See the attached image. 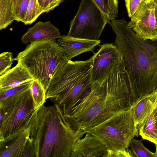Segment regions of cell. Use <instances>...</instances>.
I'll return each mask as SVG.
<instances>
[{"label":"cell","mask_w":157,"mask_h":157,"mask_svg":"<svg viewBox=\"0 0 157 157\" xmlns=\"http://www.w3.org/2000/svg\"><path fill=\"white\" fill-rule=\"evenodd\" d=\"M124 18L109 24L115 35V45L122 56L131 86L141 98L157 89V40H144L128 25Z\"/></svg>","instance_id":"6da1fadb"},{"label":"cell","mask_w":157,"mask_h":157,"mask_svg":"<svg viewBox=\"0 0 157 157\" xmlns=\"http://www.w3.org/2000/svg\"><path fill=\"white\" fill-rule=\"evenodd\" d=\"M30 129L36 157H70L75 142L85 134L72 126L55 104L41 106Z\"/></svg>","instance_id":"7a4b0ae2"},{"label":"cell","mask_w":157,"mask_h":157,"mask_svg":"<svg viewBox=\"0 0 157 157\" xmlns=\"http://www.w3.org/2000/svg\"><path fill=\"white\" fill-rule=\"evenodd\" d=\"M124 110L119 88L109 78L101 83H91L69 114L64 116L75 128L83 131L106 120L114 113Z\"/></svg>","instance_id":"3957f363"},{"label":"cell","mask_w":157,"mask_h":157,"mask_svg":"<svg viewBox=\"0 0 157 157\" xmlns=\"http://www.w3.org/2000/svg\"><path fill=\"white\" fill-rule=\"evenodd\" d=\"M91 57L86 60L68 61L55 74L46 91V99L58 105L68 115L90 88Z\"/></svg>","instance_id":"277c9868"},{"label":"cell","mask_w":157,"mask_h":157,"mask_svg":"<svg viewBox=\"0 0 157 157\" xmlns=\"http://www.w3.org/2000/svg\"><path fill=\"white\" fill-rule=\"evenodd\" d=\"M37 80L45 92L55 74L68 61L56 40L31 42L13 59Z\"/></svg>","instance_id":"5b68a950"},{"label":"cell","mask_w":157,"mask_h":157,"mask_svg":"<svg viewBox=\"0 0 157 157\" xmlns=\"http://www.w3.org/2000/svg\"><path fill=\"white\" fill-rule=\"evenodd\" d=\"M83 131L102 143L108 150V155L112 152L128 151L131 140L139 135L130 108L116 112L106 120Z\"/></svg>","instance_id":"8992f818"},{"label":"cell","mask_w":157,"mask_h":157,"mask_svg":"<svg viewBox=\"0 0 157 157\" xmlns=\"http://www.w3.org/2000/svg\"><path fill=\"white\" fill-rule=\"evenodd\" d=\"M0 109L3 115L0 121V141L30 128L39 109L34 106L30 87L0 100Z\"/></svg>","instance_id":"52a82bcc"},{"label":"cell","mask_w":157,"mask_h":157,"mask_svg":"<svg viewBox=\"0 0 157 157\" xmlns=\"http://www.w3.org/2000/svg\"><path fill=\"white\" fill-rule=\"evenodd\" d=\"M107 21L92 0H82L71 21L67 35L77 38L99 40Z\"/></svg>","instance_id":"ba28073f"},{"label":"cell","mask_w":157,"mask_h":157,"mask_svg":"<svg viewBox=\"0 0 157 157\" xmlns=\"http://www.w3.org/2000/svg\"><path fill=\"white\" fill-rule=\"evenodd\" d=\"M91 83L106 81L119 65L122 56L117 47L112 43L103 44L92 56Z\"/></svg>","instance_id":"9c48e42d"},{"label":"cell","mask_w":157,"mask_h":157,"mask_svg":"<svg viewBox=\"0 0 157 157\" xmlns=\"http://www.w3.org/2000/svg\"><path fill=\"white\" fill-rule=\"evenodd\" d=\"M155 6V2L146 1L135 18L128 23V26L142 40H157Z\"/></svg>","instance_id":"30bf717a"},{"label":"cell","mask_w":157,"mask_h":157,"mask_svg":"<svg viewBox=\"0 0 157 157\" xmlns=\"http://www.w3.org/2000/svg\"><path fill=\"white\" fill-rule=\"evenodd\" d=\"M30 128L0 141V157H26L34 146Z\"/></svg>","instance_id":"8fae6325"},{"label":"cell","mask_w":157,"mask_h":157,"mask_svg":"<svg viewBox=\"0 0 157 157\" xmlns=\"http://www.w3.org/2000/svg\"><path fill=\"white\" fill-rule=\"evenodd\" d=\"M57 42L61 48L68 61L83 53L92 51L100 43V40L80 39L68 36H60Z\"/></svg>","instance_id":"7c38bea8"},{"label":"cell","mask_w":157,"mask_h":157,"mask_svg":"<svg viewBox=\"0 0 157 157\" xmlns=\"http://www.w3.org/2000/svg\"><path fill=\"white\" fill-rule=\"evenodd\" d=\"M74 144L70 157H107L108 150L101 142L88 133Z\"/></svg>","instance_id":"4fadbf2b"},{"label":"cell","mask_w":157,"mask_h":157,"mask_svg":"<svg viewBox=\"0 0 157 157\" xmlns=\"http://www.w3.org/2000/svg\"><path fill=\"white\" fill-rule=\"evenodd\" d=\"M157 106V89L140 98L130 108L133 119L138 129Z\"/></svg>","instance_id":"5bb4252c"},{"label":"cell","mask_w":157,"mask_h":157,"mask_svg":"<svg viewBox=\"0 0 157 157\" xmlns=\"http://www.w3.org/2000/svg\"><path fill=\"white\" fill-rule=\"evenodd\" d=\"M60 36L59 29L50 21H40L28 29L22 36L21 41L27 44L29 43L43 40H56Z\"/></svg>","instance_id":"9a60e30c"},{"label":"cell","mask_w":157,"mask_h":157,"mask_svg":"<svg viewBox=\"0 0 157 157\" xmlns=\"http://www.w3.org/2000/svg\"><path fill=\"white\" fill-rule=\"evenodd\" d=\"M35 79L21 64L0 76V90H6Z\"/></svg>","instance_id":"2e32d148"},{"label":"cell","mask_w":157,"mask_h":157,"mask_svg":"<svg viewBox=\"0 0 157 157\" xmlns=\"http://www.w3.org/2000/svg\"><path fill=\"white\" fill-rule=\"evenodd\" d=\"M139 134L143 140L157 145V110L155 109L138 129Z\"/></svg>","instance_id":"e0dca14e"},{"label":"cell","mask_w":157,"mask_h":157,"mask_svg":"<svg viewBox=\"0 0 157 157\" xmlns=\"http://www.w3.org/2000/svg\"><path fill=\"white\" fill-rule=\"evenodd\" d=\"M14 20L11 0H0V30L6 29Z\"/></svg>","instance_id":"ac0fdd59"},{"label":"cell","mask_w":157,"mask_h":157,"mask_svg":"<svg viewBox=\"0 0 157 157\" xmlns=\"http://www.w3.org/2000/svg\"><path fill=\"white\" fill-rule=\"evenodd\" d=\"M107 19L108 23L118 16V0H92Z\"/></svg>","instance_id":"d6986e66"},{"label":"cell","mask_w":157,"mask_h":157,"mask_svg":"<svg viewBox=\"0 0 157 157\" xmlns=\"http://www.w3.org/2000/svg\"><path fill=\"white\" fill-rule=\"evenodd\" d=\"M30 89L34 106L36 109H39L45 102V91L36 79L33 80Z\"/></svg>","instance_id":"ffe728a7"},{"label":"cell","mask_w":157,"mask_h":157,"mask_svg":"<svg viewBox=\"0 0 157 157\" xmlns=\"http://www.w3.org/2000/svg\"><path fill=\"white\" fill-rule=\"evenodd\" d=\"M43 13V11L39 6L37 0H30L22 22L25 25H30Z\"/></svg>","instance_id":"44dd1931"},{"label":"cell","mask_w":157,"mask_h":157,"mask_svg":"<svg viewBox=\"0 0 157 157\" xmlns=\"http://www.w3.org/2000/svg\"><path fill=\"white\" fill-rule=\"evenodd\" d=\"M143 139L137 140L134 138L130 141V147L135 157H155V153L152 152L144 145Z\"/></svg>","instance_id":"7402d4cb"},{"label":"cell","mask_w":157,"mask_h":157,"mask_svg":"<svg viewBox=\"0 0 157 157\" xmlns=\"http://www.w3.org/2000/svg\"><path fill=\"white\" fill-rule=\"evenodd\" d=\"M147 0H124L128 16L133 20Z\"/></svg>","instance_id":"603a6c76"},{"label":"cell","mask_w":157,"mask_h":157,"mask_svg":"<svg viewBox=\"0 0 157 157\" xmlns=\"http://www.w3.org/2000/svg\"><path fill=\"white\" fill-rule=\"evenodd\" d=\"M33 81L25 82L18 86L6 90H0V100L30 88Z\"/></svg>","instance_id":"cb8c5ba5"},{"label":"cell","mask_w":157,"mask_h":157,"mask_svg":"<svg viewBox=\"0 0 157 157\" xmlns=\"http://www.w3.org/2000/svg\"><path fill=\"white\" fill-rule=\"evenodd\" d=\"M14 60L12 53L6 52L0 54V76L6 73L10 69Z\"/></svg>","instance_id":"d4e9b609"},{"label":"cell","mask_w":157,"mask_h":157,"mask_svg":"<svg viewBox=\"0 0 157 157\" xmlns=\"http://www.w3.org/2000/svg\"><path fill=\"white\" fill-rule=\"evenodd\" d=\"M44 13H48L58 6L62 0H37Z\"/></svg>","instance_id":"484cf974"},{"label":"cell","mask_w":157,"mask_h":157,"mask_svg":"<svg viewBox=\"0 0 157 157\" xmlns=\"http://www.w3.org/2000/svg\"><path fill=\"white\" fill-rule=\"evenodd\" d=\"M29 1L30 0H22L18 15L16 20L17 21H22L25 17Z\"/></svg>","instance_id":"4316f807"},{"label":"cell","mask_w":157,"mask_h":157,"mask_svg":"<svg viewBox=\"0 0 157 157\" xmlns=\"http://www.w3.org/2000/svg\"><path fill=\"white\" fill-rule=\"evenodd\" d=\"M22 0H11L13 5L15 20L17 19Z\"/></svg>","instance_id":"83f0119b"},{"label":"cell","mask_w":157,"mask_h":157,"mask_svg":"<svg viewBox=\"0 0 157 157\" xmlns=\"http://www.w3.org/2000/svg\"><path fill=\"white\" fill-rule=\"evenodd\" d=\"M155 18H156V26H157V6L156 5V6H155Z\"/></svg>","instance_id":"f1b7e54d"},{"label":"cell","mask_w":157,"mask_h":157,"mask_svg":"<svg viewBox=\"0 0 157 157\" xmlns=\"http://www.w3.org/2000/svg\"><path fill=\"white\" fill-rule=\"evenodd\" d=\"M155 146V151L154 152L155 157H157V145Z\"/></svg>","instance_id":"f546056e"},{"label":"cell","mask_w":157,"mask_h":157,"mask_svg":"<svg viewBox=\"0 0 157 157\" xmlns=\"http://www.w3.org/2000/svg\"><path fill=\"white\" fill-rule=\"evenodd\" d=\"M155 0H147L146 2H155Z\"/></svg>","instance_id":"4dcf8cb0"},{"label":"cell","mask_w":157,"mask_h":157,"mask_svg":"<svg viewBox=\"0 0 157 157\" xmlns=\"http://www.w3.org/2000/svg\"><path fill=\"white\" fill-rule=\"evenodd\" d=\"M155 3H156V5H157V0H155Z\"/></svg>","instance_id":"1f68e13d"},{"label":"cell","mask_w":157,"mask_h":157,"mask_svg":"<svg viewBox=\"0 0 157 157\" xmlns=\"http://www.w3.org/2000/svg\"><path fill=\"white\" fill-rule=\"evenodd\" d=\"M156 109L157 110V106L156 107Z\"/></svg>","instance_id":"d6a6232c"}]
</instances>
